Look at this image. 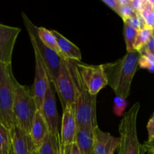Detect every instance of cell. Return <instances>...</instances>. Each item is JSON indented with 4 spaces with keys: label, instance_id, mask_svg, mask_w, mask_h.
<instances>
[{
    "label": "cell",
    "instance_id": "ba28073f",
    "mask_svg": "<svg viewBox=\"0 0 154 154\" xmlns=\"http://www.w3.org/2000/svg\"><path fill=\"white\" fill-rule=\"evenodd\" d=\"M73 62L75 72L80 82L91 95L97 96L98 93L108 85L103 66H92Z\"/></svg>",
    "mask_w": 154,
    "mask_h": 154
},
{
    "label": "cell",
    "instance_id": "277c9868",
    "mask_svg": "<svg viewBox=\"0 0 154 154\" xmlns=\"http://www.w3.org/2000/svg\"><path fill=\"white\" fill-rule=\"evenodd\" d=\"M14 78L11 63L0 62V122L8 129L14 126L13 114Z\"/></svg>",
    "mask_w": 154,
    "mask_h": 154
},
{
    "label": "cell",
    "instance_id": "603a6c76",
    "mask_svg": "<svg viewBox=\"0 0 154 154\" xmlns=\"http://www.w3.org/2000/svg\"><path fill=\"white\" fill-rule=\"evenodd\" d=\"M140 54V59L138 61V66L143 69H147L153 72L154 71V54L149 52L147 50L142 49L138 51Z\"/></svg>",
    "mask_w": 154,
    "mask_h": 154
},
{
    "label": "cell",
    "instance_id": "5b68a950",
    "mask_svg": "<svg viewBox=\"0 0 154 154\" xmlns=\"http://www.w3.org/2000/svg\"><path fill=\"white\" fill-rule=\"evenodd\" d=\"M22 17L24 25H25L27 32H28L32 45L35 47L36 49L38 51L39 54H40L41 57L43 60L44 64L46 67L50 81L55 89L56 86H57V81L59 76L62 60L63 58H62L55 51L45 46L41 42L37 34V26H35L32 23V22L27 17L24 12H22Z\"/></svg>",
    "mask_w": 154,
    "mask_h": 154
},
{
    "label": "cell",
    "instance_id": "44dd1931",
    "mask_svg": "<svg viewBox=\"0 0 154 154\" xmlns=\"http://www.w3.org/2000/svg\"><path fill=\"white\" fill-rule=\"evenodd\" d=\"M153 33V29L149 27H144L138 30L137 32L136 39H135V45H134V49L136 51H140L148 42L150 37Z\"/></svg>",
    "mask_w": 154,
    "mask_h": 154
},
{
    "label": "cell",
    "instance_id": "83f0119b",
    "mask_svg": "<svg viewBox=\"0 0 154 154\" xmlns=\"http://www.w3.org/2000/svg\"><path fill=\"white\" fill-rule=\"evenodd\" d=\"M147 132H148V140L150 141L154 138V115L151 117V118L149 120L147 126Z\"/></svg>",
    "mask_w": 154,
    "mask_h": 154
},
{
    "label": "cell",
    "instance_id": "484cf974",
    "mask_svg": "<svg viewBox=\"0 0 154 154\" xmlns=\"http://www.w3.org/2000/svg\"><path fill=\"white\" fill-rule=\"evenodd\" d=\"M60 154H81L76 143L61 145L60 144Z\"/></svg>",
    "mask_w": 154,
    "mask_h": 154
},
{
    "label": "cell",
    "instance_id": "7a4b0ae2",
    "mask_svg": "<svg viewBox=\"0 0 154 154\" xmlns=\"http://www.w3.org/2000/svg\"><path fill=\"white\" fill-rule=\"evenodd\" d=\"M14 90L13 114L14 125L30 135L32 123L38 111L31 88L20 84L14 78Z\"/></svg>",
    "mask_w": 154,
    "mask_h": 154
},
{
    "label": "cell",
    "instance_id": "52a82bcc",
    "mask_svg": "<svg viewBox=\"0 0 154 154\" xmlns=\"http://www.w3.org/2000/svg\"><path fill=\"white\" fill-rule=\"evenodd\" d=\"M75 105L77 128L87 127L95 129L97 127L96 96L90 94L80 81L78 93Z\"/></svg>",
    "mask_w": 154,
    "mask_h": 154
},
{
    "label": "cell",
    "instance_id": "5bb4252c",
    "mask_svg": "<svg viewBox=\"0 0 154 154\" xmlns=\"http://www.w3.org/2000/svg\"><path fill=\"white\" fill-rule=\"evenodd\" d=\"M120 138L103 132L99 126L94 129L93 154H114L119 148Z\"/></svg>",
    "mask_w": 154,
    "mask_h": 154
},
{
    "label": "cell",
    "instance_id": "1f68e13d",
    "mask_svg": "<svg viewBox=\"0 0 154 154\" xmlns=\"http://www.w3.org/2000/svg\"><path fill=\"white\" fill-rule=\"evenodd\" d=\"M32 154H38V150H36L35 151H34V153H33Z\"/></svg>",
    "mask_w": 154,
    "mask_h": 154
},
{
    "label": "cell",
    "instance_id": "8fae6325",
    "mask_svg": "<svg viewBox=\"0 0 154 154\" xmlns=\"http://www.w3.org/2000/svg\"><path fill=\"white\" fill-rule=\"evenodd\" d=\"M63 111L60 141L61 145H68L76 142L77 123L75 103L67 105Z\"/></svg>",
    "mask_w": 154,
    "mask_h": 154
},
{
    "label": "cell",
    "instance_id": "ffe728a7",
    "mask_svg": "<svg viewBox=\"0 0 154 154\" xmlns=\"http://www.w3.org/2000/svg\"><path fill=\"white\" fill-rule=\"evenodd\" d=\"M137 14V13H136ZM138 14L141 15L144 20L147 27L153 29L154 26V8L150 3V0H145L144 2L142 8Z\"/></svg>",
    "mask_w": 154,
    "mask_h": 154
},
{
    "label": "cell",
    "instance_id": "d4e9b609",
    "mask_svg": "<svg viewBox=\"0 0 154 154\" xmlns=\"http://www.w3.org/2000/svg\"><path fill=\"white\" fill-rule=\"evenodd\" d=\"M123 23H126L129 24L130 26H132V28L136 29L137 31L140 30L141 29L144 28V27H146L145 23H144V20L142 19L141 15L138 13H137L135 16L132 17L126 20L123 21Z\"/></svg>",
    "mask_w": 154,
    "mask_h": 154
},
{
    "label": "cell",
    "instance_id": "836d02e7",
    "mask_svg": "<svg viewBox=\"0 0 154 154\" xmlns=\"http://www.w3.org/2000/svg\"><path fill=\"white\" fill-rule=\"evenodd\" d=\"M153 29H154V26H153Z\"/></svg>",
    "mask_w": 154,
    "mask_h": 154
},
{
    "label": "cell",
    "instance_id": "6da1fadb",
    "mask_svg": "<svg viewBox=\"0 0 154 154\" xmlns=\"http://www.w3.org/2000/svg\"><path fill=\"white\" fill-rule=\"evenodd\" d=\"M140 56L136 51L127 52L119 60L102 65L108 85L119 99L126 100L129 96L132 80L138 67Z\"/></svg>",
    "mask_w": 154,
    "mask_h": 154
},
{
    "label": "cell",
    "instance_id": "8992f818",
    "mask_svg": "<svg viewBox=\"0 0 154 154\" xmlns=\"http://www.w3.org/2000/svg\"><path fill=\"white\" fill-rule=\"evenodd\" d=\"M79 81L73 62L63 59L55 90L60 97L63 109L69 104H74L78 93Z\"/></svg>",
    "mask_w": 154,
    "mask_h": 154
},
{
    "label": "cell",
    "instance_id": "d6a6232c",
    "mask_svg": "<svg viewBox=\"0 0 154 154\" xmlns=\"http://www.w3.org/2000/svg\"><path fill=\"white\" fill-rule=\"evenodd\" d=\"M145 154H153V153H149V152H145Z\"/></svg>",
    "mask_w": 154,
    "mask_h": 154
},
{
    "label": "cell",
    "instance_id": "4dcf8cb0",
    "mask_svg": "<svg viewBox=\"0 0 154 154\" xmlns=\"http://www.w3.org/2000/svg\"><path fill=\"white\" fill-rule=\"evenodd\" d=\"M0 154H14L11 150V147L9 150H0Z\"/></svg>",
    "mask_w": 154,
    "mask_h": 154
},
{
    "label": "cell",
    "instance_id": "e0dca14e",
    "mask_svg": "<svg viewBox=\"0 0 154 154\" xmlns=\"http://www.w3.org/2000/svg\"><path fill=\"white\" fill-rule=\"evenodd\" d=\"M94 129L77 128L76 144L81 154H93Z\"/></svg>",
    "mask_w": 154,
    "mask_h": 154
},
{
    "label": "cell",
    "instance_id": "7c38bea8",
    "mask_svg": "<svg viewBox=\"0 0 154 154\" xmlns=\"http://www.w3.org/2000/svg\"><path fill=\"white\" fill-rule=\"evenodd\" d=\"M20 28L0 23V62L11 63L12 54Z\"/></svg>",
    "mask_w": 154,
    "mask_h": 154
},
{
    "label": "cell",
    "instance_id": "7402d4cb",
    "mask_svg": "<svg viewBox=\"0 0 154 154\" xmlns=\"http://www.w3.org/2000/svg\"><path fill=\"white\" fill-rule=\"evenodd\" d=\"M123 33H124V39L126 42V51L127 52H133L135 51L134 49V45H135V39L137 36V31L134 28L129 25V24L124 23V29H123Z\"/></svg>",
    "mask_w": 154,
    "mask_h": 154
},
{
    "label": "cell",
    "instance_id": "9c48e42d",
    "mask_svg": "<svg viewBox=\"0 0 154 154\" xmlns=\"http://www.w3.org/2000/svg\"><path fill=\"white\" fill-rule=\"evenodd\" d=\"M35 54V79L32 88L31 89L33 99L35 102L38 111H40L43 104L48 86L51 84L46 67L36 48L32 45Z\"/></svg>",
    "mask_w": 154,
    "mask_h": 154
},
{
    "label": "cell",
    "instance_id": "2e32d148",
    "mask_svg": "<svg viewBox=\"0 0 154 154\" xmlns=\"http://www.w3.org/2000/svg\"><path fill=\"white\" fill-rule=\"evenodd\" d=\"M48 134H49V130H48V125L40 111H37L33 118L31 130H30V136L36 148L38 149L42 145Z\"/></svg>",
    "mask_w": 154,
    "mask_h": 154
},
{
    "label": "cell",
    "instance_id": "cb8c5ba5",
    "mask_svg": "<svg viewBox=\"0 0 154 154\" xmlns=\"http://www.w3.org/2000/svg\"><path fill=\"white\" fill-rule=\"evenodd\" d=\"M10 148V131L0 122V150H9Z\"/></svg>",
    "mask_w": 154,
    "mask_h": 154
},
{
    "label": "cell",
    "instance_id": "4fadbf2b",
    "mask_svg": "<svg viewBox=\"0 0 154 154\" xmlns=\"http://www.w3.org/2000/svg\"><path fill=\"white\" fill-rule=\"evenodd\" d=\"M11 147L14 154H32L37 150L29 134L16 125L9 129Z\"/></svg>",
    "mask_w": 154,
    "mask_h": 154
},
{
    "label": "cell",
    "instance_id": "ac0fdd59",
    "mask_svg": "<svg viewBox=\"0 0 154 154\" xmlns=\"http://www.w3.org/2000/svg\"><path fill=\"white\" fill-rule=\"evenodd\" d=\"M37 150L38 154H60V136L49 133Z\"/></svg>",
    "mask_w": 154,
    "mask_h": 154
},
{
    "label": "cell",
    "instance_id": "d6986e66",
    "mask_svg": "<svg viewBox=\"0 0 154 154\" xmlns=\"http://www.w3.org/2000/svg\"><path fill=\"white\" fill-rule=\"evenodd\" d=\"M37 34L41 42L45 46L48 47L50 49L53 50L54 51H55L56 53H57L62 57L61 51H60V48H59L58 45H57L55 36L54 35L51 30L47 29L46 28H44V27L37 26Z\"/></svg>",
    "mask_w": 154,
    "mask_h": 154
},
{
    "label": "cell",
    "instance_id": "f1b7e54d",
    "mask_svg": "<svg viewBox=\"0 0 154 154\" xmlns=\"http://www.w3.org/2000/svg\"><path fill=\"white\" fill-rule=\"evenodd\" d=\"M142 145L144 147L145 152H149V153L154 154V138L150 140V141H145Z\"/></svg>",
    "mask_w": 154,
    "mask_h": 154
},
{
    "label": "cell",
    "instance_id": "3957f363",
    "mask_svg": "<svg viewBox=\"0 0 154 154\" xmlns=\"http://www.w3.org/2000/svg\"><path fill=\"white\" fill-rule=\"evenodd\" d=\"M140 107L139 102H136L123 114L119 125L120 144L118 154H145L137 132V119Z\"/></svg>",
    "mask_w": 154,
    "mask_h": 154
},
{
    "label": "cell",
    "instance_id": "f546056e",
    "mask_svg": "<svg viewBox=\"0 0 154 154\" xmlns=\"http://www.w3.org/2000/svg\"><path fill=\"white\" fill-rule=\"evenodd\" d=\"M143 48L147 50L149 52H151L154 54V29H153V33H152V35L151 37H150V40L148 41L147 45H146Z\"/></svg>",
    "mask_w": 154,
    "mask_h": 154
},
{
    "label": "cell",
    "instance_id": "9a60e30c",
    "mask_svg": "<svg viewBox=\"0 0 154 154\" xmlns=\"http://www.w3.org/2000/svg\"><path fill=\"white\" fill-rule=\"evenodd\" d=\"M55 36L57 45L61 51L62 57L75 62H81V52L78 47L56 30H51Z\"/></svg>",
    "mask_w": 154,
    "mask_h": 154
},
{
    "label": "cell",
    "instance_id": "4316f807",
    "mask_svg": "<svg viewBox=\"0 0 154 154\" xmlns=\"http://www.w3.org/2000/svg\"><path fill=\"white\" fill-rule=\"evenodd\" d=\"M102 2L105 3L107 6H108L110 8H111L117 14H119L120 4L118 0H102Z\"/></svg>",
    "mask_w": 154,
    "mask_h": 154
},
{
    "label": "cell",
    "instance_id": "30bf717a",
    "mask_svg": "<svg viewBox=\"0 0 154 154\" xmlns=\"http://www.w3.org/2000/svg\"><path fill=\"white\" fill-rule=\"evenodd\" d=\"M43 116L47 125L49 133L55 136H60L59 132V114L57 109L56 98L52 84L48 86V90L44 99L43 104L39 111Z\"/></svg>",
    "mask_w": 154,
    "mask_h": 154
}]
</instances>
